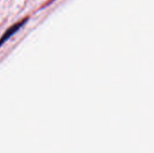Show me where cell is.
Here are the masks:
<instances>
[{
	"label": "cell",
	"instance_id": "cell-1",
	"mask_svg": "<svg viewBox=\"0 0 154 153\" xmlns=\"http://www.w3.org/2000/svg\"><path fill=\"white\" fill-rule=\"evenodd\" d=\"M27 20H28V18H25L24 20H23V21H21V22H19V23H15V24H14L13 26H11L8 30H6V32L3 34V36H2V38L0 39V46H2L12 35H14V33H16L19 30H20V28H22L24 24H25V23L27 22Z\"/></svg>",
	"mask_w": 154,
	"mask_h": 153
}]
</instances>
